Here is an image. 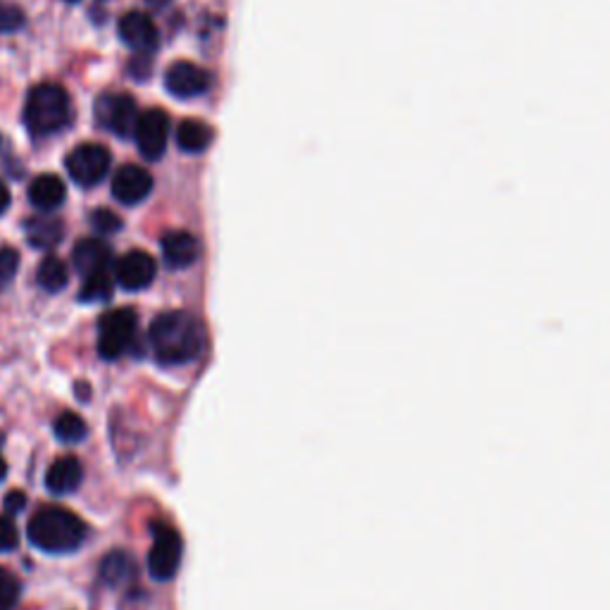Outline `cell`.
Wrapping results in <instances>:
<instances>
[{"mask_svg":"<svg viewBox=\"0 0 610 610\" xmlns=\"http://www.w3.org/2000/svg\"><path fill=\"white\" fill-rule=\"evenodd\" d=\"M148 341L160 365H189L205 351V327L196 315L186 310H172L155 317L148 329Z\"/></svg>","mask_w":610,"mask_h":610,"instance_id":"cell-1","label":"cell"},{"mask_svg":"<svg viewBox=\"0 0 610 610\" xmlns=\"http://www.w3.org/2000/svg\"><path fill=\"white\" fill-rule=\"evenodd\" d=\"M27 532L29 541L36 549L60 556V553L77 551L86 541L89 529H86V522L79 515H74L72 510L48 506L41 508L29 520Z\"/></svg>","mask_w":610,"mask_h":610,"instance_id":"cell-2","label":"cell"},{"mask_svg":"<svg viewBox=\"0 0 610 610\" xmlns=\"http://www.w3.org/2000/svg\"><path fill=\"white\" fill-rule=\"evenodd\" d=\"M72 120V105L67 91L58 84H39L29 91L24 105V124L36 139L62 132Z\"/></svg>","mask_w":610,"mask_h":610,"instance_id":"cell-3","label":"cell"},{"mask_svg":"<svg viewBox=\"0 0 610 610\" xmlns=\"http://www.w3.org/2000/svg\"><path fill=\"white\" fill-rule=\"evenodd\" d=\"M139 317L132 308L110 310L98 322V353L105 360H117L129 351L136 336Z\"/></svg>","mask_w":610,"mask_h":610,"instance_id":"cell-4","label":"cell"},{"mask_svg":"<svg viewBox=\"0 0 610 610\" xmlns=\"http://www.w3.org/2000/svg\"><path fill=\"white\" fill-rule=\"evenodd\" d=\"M184 544L177 529H172L165 522H155L153 525V546L148 553V572L153 580L167 582L177 575L179 565H182Z\"/></svg>","mask_w":610,"mask_h":610,"instance_id":"cell-5","label":"cell"},{"mask_svg":"<svg viewBox=\"0 0 610 610\" xmlns=\"http://www.w3.org/2000/svg\"><path fill=\"white\" fill-rule=\"evenodd\" d=\"M96 122L120 139H134L139 108L127 93H103L96 101Z\"/></svg>","mask_w":610,"mask_h":610,"instance_id":"cell-6","label":"cell"},{"mask_svg":"<svg viewBox=\"0 0 610 610\" xmlns=\"http://www.w3.org/2000/svg\"><path fill=\"white\" fill-rule=\"evenodd\" d=\"M110 151L101 143H82L74 151L67 155L65 167L67 174L72 177V182L79 186H96L101 184L110 172Z\"/></svg>","mask_w":610,"mask_h":610,"instance_id":"cell-7","label":"cell"},{"mask_svg":"<svg viewBox=\"0 0 610 610\" xmlns=\"http://www.w3.org/2000/svg\"><path fill=\"white\" fill-rule=\"evenodd\" d=\"M136 146H139L141 155L146 160H160L167 151V143H170V117L165 110H146L139 115L134 129Z\"/></svg>","mask_w":610,"mask_h":610,"instance_id":"cell-8","label":"cell"},{"mask_svg":"<svg viewBox=\"0 0 610 610\" xmlns=\"http://www.w3.org/2000/svg\"><path fill=\"white\" fill-rule=\"evenodd\" d=\"M165 89L174 98L191 101L210 89V74L194 62H174L165 72Z\"/></svg>","mask_w":610,"mask_h":610,"instance_id":"cell-9","label":"cell"},{"mask_svg":"<svg viewBox=\"0 0 610 610\" xmlns=\"http://www.w3.org/2000/svg\"><path fill=\"white\" fill-rule=\"evenodd\" d=\"M155 272V260L151 253L146 251H129L124 253L120 260H117L115 270H112V277L115 282L127 291H143L153 284Z\"/></svg>","mask_w":610,"mask_h":610,"instance_id":"cell-10","label":"cell"},{"mask_svg":"<svg viewBox=\"0 0 610 610\" xmlns=\"http://www.w3.org/2000/svg\"><path fill=\"white\" fill-rule=\"evenodd\" d=\"M120 39L127 43L136 55L151 58L160 46L158 27L146 12H127L120 20Z\"/></svg>","mask_w":610,"mask_h":610,"instance_id":"cell-11","label":"cell"},{"mask_svg":"<svg viewBox=\"0 0 610 610\" xmlns=\"http://www.w3.org/2000/svg\"><path fill=\"white\" fill-rule=\"evenodd\" d=\"M153 177L146 167L124 165L112 177V196L122 205H139L151 196Z\"/></svg>","mask_w":610,"mask_h":610,"instance_id":"cell-12","label":"cell"},{"mask_svg":"<svg viewBox=\"0 0 610 610\" xmlns=\"http://www.w3.org/2000/svg\"><path fill=\"white\" fill-rule=\"evenodd\" d=\"M163 258L167 267H172V270L191 267L201 258V241H198L194 234L182 232V229L167 232L163 236Z\"/></svg>","mask_w":610,"mask_h":610,"instance_id":"cell-13","label":"cell"},{"mask_svg":"<svg viewBox=\"0 0 610 610\" xmlns=\"http://www.w3.org/2000/svg\"><path fill=\"white\" fill-rule=\"evenodd\" d=\"M74 267L82 277H89L93 272L112 270V248L103 239H82L72 251Z\"/></svg>","mask_w":610,"mask_h":610,"instance_id":"cell-14","label":"cell"},{"mask_svg":"<svg viewBox=\"0 0 610 610\" xmlns=\"http://www.w3.org/2000/svg\"><path fill=\"white\" fill-rule=\"evenodd\" d=\"M84 479V468L74 456H62L46 472V487L55 496H67L79 489Z\"/></svg>","mask_w":610,"mask_h":610,"instance_id":"cell-15","label":"cell"},{"mask_svg":"<svg viewBox=\"0 0 610 610\" xmlns=\"http://www.w3.org/2000/svg\"><path fill=\"white\" fill-rule=\"evenodd\" d=\"M67 189L65 182L55 174H39L34 182L29 184V201L34 208L43 210V213H51V210H58L62 203H65Z\"/></svg>","mask_w":610,"mask_h":610,"instance_id":"cell-16","label":"cell"},{"mask_svg":"<svg viewBox=\"0 0 610 610\" xmlns=\"http://www.w3.org/2000/svg\"><path fill=\"white\" fill-rule=\"evenodd\" d=\"M24 232H27V241L34 248H53L65 236V227L55 217H29L24 222Z\"/></svg>","mask_w":610,"mask_h":610,"instance_id":"cell-17","label":"cell"},{"mask_svg":"<svg viewBox=\"0 0 610 610\" xmlns=\"http://www.w3.org/2000/svg\"><path fill=\"white\" fill-rule=\"evenodd\" d=\"M213 141V132L201 120H184L177 127V146L184 153H203Z\"/></svg>","mask_w":610,"mask_h":610,"instance_id":"cell-18","label":"cell"},{"mask_svg":"<svg viewBox=\"0 0 610 610\" xmlns=\"http://www.w3.org/2000/svg\"><path fill=\"white\" fill-rule=\"evenodd\" d=\"M134 572H136V563L132 560V556L124 551H112L101 563V577L103 582L110 584V587H117V584L127 582Z\"/></svg>","mask_w":610,"mask_h":610,"instance_id":"cell-19","label":"cell"},{"mask_svg":"<svg viewBox=\"0 0 610 610\" xmlns=\"http://www.w3.org/2000/svg\"><path fill=\"white\" fill-rule=\"evenodd\" d=\"M36 279H39L41 289L51 291V294H58L70 282V272H67V265L62 263L60 258L55 255H48L43 258V263L39 265V272H36Z\"/></svg>","mask_w":610,"mask_h":610,"instance_id":"cell-20","label":"cell"},{"mask_svg":"<svg viewBox=\"0 0 610 610\" xmlns=\"http://www.w3.org/2000/svg\"><path fill=\"white\" fill-rule=\"evenodd\" d=\"M112 289H115V277H112V270L93 272V275L84 277L82 291H79V301L103 303L112 296Z\"/></svg>","mask_w":610,"mask_h":610,"instance_id":"cell-21","label":"cell"},{"mask_svg":"<svg viewBox=\"0 0 610 610\" xmlns=\"http://www.w3.org/2000/svg\"><path fill=\"white\" fill-rule=\"evenodd\" d=\"M55 437L65 444H79V441L86 439L89 434V427L77 413H62L58 420H55Z\"/></svg>","mask_w":610,"mask_h":610,"instance_id":"cell-22","label":"cell"},{"mask_svg":"<svg viewBox=\"0 0 610 610\" xmlns=\"http://www.w3.org/2000/svg\"><path fill=\"white\" fill-rule=\"evenodd\" d=\"M22 584L15 575L0 568V610H12L20 601Z\"/></svg>","mask_w":610,"mask_h":610,"instance_id":"cell-23","label":"cell"},{"mask_svg":"<svg viewBox=\"0 0 610 610\" xmlns=\"http://www.w3.org/2000/svg\"><path fill=\"white\" fill-rule=\"evenodd\" d=\"M91 227L101 236H110L122 229V220L108 208H98L91 213Z\"/></svg>","mask_w":610,"mask_h":610,"instance_id":"cell-24","label":"cell"},{"mask_svg":"<svg viewBox=\"0 0 610 610\" xmlns=\"http://www.w3.org/2000/svg\"><path fill=\"white\" fill-rule=\"evenodd\" d=\"M27 24V17L15 5H0V34H15Z\"/></svg>","mask_w":610,"mask_h":610,"instance_id":"cell-25","label":"cell"},{"mask_svg":"<svg viewBox=\"0 0 610 610\" xmlns=\"http://www.w3.org/2000/svg\"><path fill=\"white\" fill-rule=\"evenodd\" d=\"M20 267V255L15 248H0V289H5Z\"/></svg>","mask_w":610,"mask_h":610,"instance_id":"cell-26","label":"cell"},{"mask_svg":"<svg viewBox=\"0 0 610 610\" xmlns=\"http://www.w3.org/2000/svg\"><path fill=\"white\" fill-rule=\"evenodd\" d=\"M20 544V532H17L15 520L10 515L0 518V551H12Z\"/></svg>","mask_w":610,"mask_h":610,"instance_id":"cell-27","label":"cell"},{"mask_svg":"<svg viewBox=\"0 0 610 610\" xmlns=\"http://www.w3.org/2000/svg\"><path fill=\"white\" fill-rule=\"evenodd\" d=\"M22 508H24V494H22V491H12V494H8V499H5V515L20 513Z\"/></svg>","mask_w":610,"mask_h":610,"instance_id":"cell-28","label":"cell"},{"mask_svg":"<svg viewBox=\"0 0 610 610\" xmlns=\"http://www.w3.org/2000/svg\"><path fill=\"white\" fill-rule=\"evenodd\" d=\"M10 201H12L10 189H8V186H5L3 182H0V215H5V213H8Z\"/></svg>","mask_w":610,"mask_h":610,"instance_id":"cell-29","label":"cell"},{"mask_svg":"<svg viewBox=\"0 0 610 610\" xmlns=\"http://www.w3.org/2000/svg\"><path fill=\"white\" fill-rule=\"evenodd\" d=\"M170 3H172V0H148V5H151V8H155V10L167 8Z\"/></svg>","mask_w":610,"mask_h":610,"instance_id":"cell-30","label":"cell"},{"mask_svg":"<svg viewBox=\"0 0 610 610\" xmlns=\"http://www.w3.org/2000/svg\"><path fill=\"white\" fill-rule=\"evenodd\" d=\"M5 472H8V465H5V460L0 458V482H3V479H5Z\"/></svg>","mask_w":610,"mask_h":610,"instance_id":"cell-31","label":"cell"},{"mask_svg":"<svg viewBox=\"0 0 610 610\" xmlns=\"http://www.w3.org/2000/svg\"><path fill=\"white\" fill-rule=\"evenodd\" d=\"M70 3H77V0H70Z\"/></svg>","mask_w":610,"mask_h":610,"instance_id":"cell-32","label":"cell"}]
</instances>
